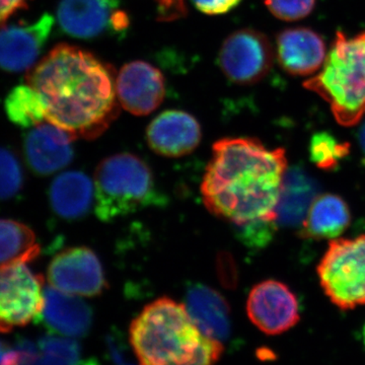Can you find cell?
I'll return each instance as SVG.
<instances>
[{"label":"cell","instance_id":"d4e9b609","mask_svg":"<svg viewBox=\"0 0 365 365\" xmlns=\"http://www.w3.org/2000/svg\"><path fill=\"white\" fill-rule=\"evenodd\" d=\"M349 143L338 140L330 132H317L309 144L311 162L319 170H333L349 155Z\"/></svg>","mask_w":365,"mask_h":365},{"label":"cell","instance_id":"5b68a950","mask_svg":"<svg viewBox=\"0 0 365 365\" xmlns=\"http://www.w3.org/2000/svg\"><path fill=\"white\" fill-rule=\"evenodd\" d=\"M93 184L96 215L104 222L165 203L153 170L133 153H119L102 160L96 170Z\"/></svg>","mask_w":365,"mask_h":365},{"label":"cell","instance_id":"ffe728a7","mask_svg":"<svg viewBox=\"0 0 365 365\" xmlns=\"http://www.w3.org/2000/svg\"><path fill=\"white\" fill-rule=\"evenodd\" d=\"M14 346L20 353V365H100L95 359L83 357L73 338L49 334L38 342L21 338Z\"/></svg>","mask_w":365,"mask_h":365},{"label":"cell","instance_id":"8992f818","mask_svg":"<svg viewBox=\"0 0 365 365\" xmlns=\"http://www.w3.org/2000/svg\"><path fill=\"white\" fill-rule=\"evenodd\" d=\"M319 284L329 299L341 309L365 304V235L335 239L319 261Z\"/></svg>","mask_w":365,"mask_h":365},{"label":"cell","instance_id":"83f0119b","mask_svg":"<svg viewBox=\"0 0 365 365\" xmlns=\"http://www.w3.org/2000/svg\"><path fill=\"white\" fill-rule=\"evenodd\" d=\"M107 347L114 365H137L127 350L128 348L125 345L123 337L121 338L117 332H112L107 336Z\"/></svg>","mask_w":365,"mask_h":365},{"label":"cell","instance_id":"cb8c5ba5","mask_svg":"<svg viewBox=\"0 0 365 365\" xmlns=\"http://www.w3.org/2000/svg\"><path fill=\"white\" fill-rule=\"evenodd\" d=\"M9 121L21 128H30L46 120V106L39 93L30 85L16 86L4 101Z\"/></svg>","mask_w":365,"mask_h":365},{"label":"cell","instance_id":"1f68e13d","mask_svg":"<svg viewBox=\"0 0 365 365\" xmlns=\"http://www.w3.org/2000/svg\"><path fill=\"white\" fill-rule=\"evenodd\" d=\"M359 143L360 146V150H361L362 155H364L365 158V122L362 124V126L360 127L359 132Z\"/></svg>","mask_w":365,"mask_h":365},{"label":"cell","instance_id":"d6986e66","mask_svg":"<svg viewBox=\"0 0 365 365\" xmlns=\"http://www.w3.org/2000/svg\"><path fill=\"white\" fill-rule=\"evenodd\" d=\"M53 211L63 220H81L95 205V184L79 170H68L55 178L49 190Z\"/></svg>","mask_w":365,"mask_h":365},{"label":"cell","instance_id":"9c48e42d","mask_svg":"<svg viewBox=\"0 0 365 365\" xmlns=\"http://www.w3.org/2000/svg\"><path fill=\"white\" fill-rule=\"evenodd\" d=\"M57 21L64 34L81 40L122 35L130 26L120 0H60Z\"/></svg>","mask_w":365,"mask_h":365},{"label":"cell","instance_id":"4316f807","mask_svg":"<svg viewBox=\"0 0 365 365\" xmlns=\"http://www.w3.org/2000/svg\"><path fill=\"white\" fill-rule=\"evenodd\" d=\"M266 6L275 18L297 21L307 18L314 11L316 0H265Z\"/></svg>","mask_w":365,"mask_h":365},{"label":"cell","instance_id":"f546056e","mask_svg":"<svg viewBox=\"0 0 365 365\" xmlns=\"http://www.w3.org/2000/svg\"><path fill=\"white\" fill-rule=\"evenodd\" d=\"M31 0H0V26L14 14L29 6Z\"/></svg>","mask_w":365,"mask_h":365},{"label":"cell","instance_id":"5bb4252c","mask_svg":"<svg viewBox=\"0 0 365 365\" xmlns=\"http://www.w3.org/2000/svg\"><path fill=\"white\" fill-rule=\"evenodd\" d=\"M202 138L195 117L181 110H167L158 115L146 129L151 150L167 158H181L196 150Z\"/></svg>","mask_w":365,"mask_h":365},{"label":"cell","instance_id":"52a82bcc","mask_svg":"<svg viewBox=\"0 0 365 365\" xmlns=\"http://www.w3.org/2000/svg\"><path fill=\"white\" fill-rule=\"evenodd\" d=\"M44 279L28 264L0 269V333L38 321L44 307Z\"/></svg>","mask_w":365,"mask_h":365},{"label":"cell","instance_id":"3957f363","mask_svg":"<svg viewBox=\"0 0 365 365\" xmlns=\"http://www.w3.org/2000/svg\"><path fill=\"white\" fill-rule=\"evenodd\" d=\"M130 344L139 365H215L225 350L169 297L150 302L133 319Z\"/></svg>","mask_w":365,"mask_h":365},{"label":"cell","instance_id":"7402d4cb","mask_svg":"<svg viewBox=\"0 0 365 365\" xmlns=\"http://www.w3.org/2000/svg\"><path fill=\"white\" fill-rule=\"evenodd\" d=\"M351 212L342 197L324 194L314 199L299 228L300 237L311 240H335L349 227Z\"/></svg>","mask_w":365,"mask_h":365},{"label":"cell","instance_id":"4fadbf2b","mask_svg":"<svg viewBox=\"0 0 365 365\" xmlns=\"http://www.w3.org/2000/svg\"><path fill=\"white\" fill-rule=\"evenodd\" d=\"M54 19L44 14L30 24L0 28V69L21 72L34 66L49 39Z\"/></svg>","mask_w":365,"mask_h":365},{"label":"cell","instance_id":"2e32d148","mask_svg":"<svg viewBox=\"0 0 365 365\" xmlns=\"http://www.w3.org/2000/svg\"><path fill=\"white\" fill-rule=\"evenodd\" d=\"M93 314L91 307L76 294L51 287L44 288V307L37 322L55 335L83 338L90 333Z\"/></svg>","mask_w":365,"mask_h":365},{"label":"cell","instance_id":"ba28073f","mask_svg":"<svg viewBox=\"0 0 365 365\" xmlns=\"http://www.w3.org/2000/svg\"><path fill=\"white\" fill-rule=\"evenodd\" d=\"M217 61L228 81L237 85H255L272 68V44L263 33L241 29L230 34L222 43Z\"/></svg>","mask_w":365,"mask_h":365},{"label":"cell","instance_id":"30bf717a","mask_svg":"<svg viewBox=\"0 0 365 365\" xmlns=\"http://www.w3.org/2000/svg\"><path fill=\"white\" fill-rule=\"evenodd\" d=\"M51 287L78 297H97L108 287L102 263L86 247H73L57 254L47 272Z\"/></svg>","mask_w":365,"mask_h":365},{"label":"cell","instance_id":"8fae6325","mask_svg":"<svg viewBox=\"0 0 365 365\" xmlns=\"http://www.w3.org/2000/svg\"><path fill=\"white\" fill-rule=\"evenodd\" d=\"M247 313L261 332L272 336L287 332L300 319L297 295L277 280L262 281L255 285L247 302Z\"/></svg>","mask_w":365,"mask_h":365},{"label":"cell","instance_id":"4dcf8cb0","mask_svg":"<svg viewBox=\"0 0 365 365\" xmlns=\"http://www.w3.org/2000/svg\"><path fill=\"white\" fill-rule=\"evenodd\" d=\"M0 365H20V353L16 346L11 347L0 340Z\"/></svg>","mask_w":365,"mask_h":365},{"label":"cell","instance_id":"f1b7e54d","mask_svg":"<svg viewBox=\"0 0 365 365\" xmlns=\"http://www.w3.org/2000/svg\"><path fill=\"white\" fill-rule=\"evenodd\" d=\"M242 0H191L194 6L207 16H220L230 13Z\"/></svg>","mask_w":365,"mask_h":365},{"label":"cell","instance_id":"ac0fdd59","mask_svg":"<svg viewBox=\"0 0 365 365\" xmlns=\"http://www.w3.org/2000/svg\"><path fill=\"white\" fill-rule=\"evenodd\" d=\"M184 306L203 335L222 343L230 338V307L220 292L205 284L190 285Z\"/></svg>","mask_w":365,"mask_h":365},{"label":"cell","instance_id":"603a6c76","mask_svg":"<svg viewBox=\"0 0 365 365\" xmlns=\"http://www.w3.org/2000/svg\"><path fill=\"white\" fill-rule=\"evenodd\" d=\"M39 242L32 228L13 220H0V269L37 259Z\"/></svg>","mask_w":365,"mask_h":365},{"label":"cell","instance_id":"277c9868","mask_svg":"<svg viewBox=\"0 0 365 365\" xmlns=\"http://www.w3.org/2000/svg\"><path fill=\"white\" fill-rule=\"evenodd\" d=\"M304 86L328 103L338 123L359 124L365 115V31L350 38L337 32L319 73Z\"/></svg>","mask_w":365,"mask_h":365},{"label":"cell","instance_id":"7a4b0ae2","mask_svg":"<svg viewBox=\"0 0 365 365\" xmlns=\"http://www.w3.org/2000/svg\"><path fill=\"white\" fill-rule=\"evenodd\" d=\"M26 83L44 100L46 120L74 139L98 138L119 114L112 66L78 46H55Z\"/></svg>","mask_w":365,"mask_h":365},{"label":"cell","instance_id":"9a60e30c","mask_svg":"<svg viewBox=\"0 0 365 365\" xmlns=\"http://www.w3.org/2000/svg\"><path fill=\"white\" fill-rule=\"evenodd\" d=\"M73 137L52 123H41L26 135V163L40 176H49L67 167L73 160Z\"/></svg>","mask_w":365,"mask_h":365},{"label":"cell","instance_id":"44dd1931","mask_svg":"<svg viewBox=\"0 0 365 365\" xmlns=\"http://www.w3.org/2000/svg\"><path fill=\"white\" fill-rule=\"evenodd\" d=\"M318 193V182L306 170L299 167L287 169L276 209L277 225L285 227H302Z\"/></svg>","mask_w":365,"mask_h":365},{"label":"cell","instance_id":"d6a6232c","mask_svg":"<svg viewBox=\"0 0 365 365\" xmlns=\"http://www.w3.org/2000/svg\"><path fill=\"white\" fill-rule=\"evenodd\" d=\"M362 337H364V343L365 346V325L364 327V330H362Z\"/></svg>","mask_w":365,"mask_h":365},{"label":"cell","instance_id":"6da1fadb","mask_svg":"<svg viewBox=\"0 0 365 365\" xmlns=\"http://www.w3.org/2000/svg\"><path fill=\"white\" fill-rule=\"evenodd\" d=\"M287 169L283 148L270 150L247 137L220 139L213 144L204 174L203 202L212 215L232 223L235 232L277 225L276 209Z\"/></svg>","mask_w":365,"mask_h":365},{"label":"cell","instance_id":"e0dca14e","mask_svg":"<svg viewBox=\"0 0 365 365\" xmlns=\"http://www.w3.org/2000/svg\"><path fill=\"white\" fill-rule=\"evenodd\" d=\"M323 38L307 28L285 29L278 34L276 55L283 71L294 76H313L325 62Z\"/></svg>","mask_w":365,"mask_h":365},{"label":"cell","instance_id":"484cf974","mask_svg":"<svg viewBox=\"0 0 365 365\" xmlns=\"http://www.w3.org/2000/svg\"><path fill=\"white\" fill-rule=\"evenodd\" d=\"M24 173L19 158L9 148L0 146V201H6L20 193Z\"/></svg>","mask_w":365,"mask_h":365},{"label":"cell","instance_id":"7c38bea8","mask_svg":"<svg viewBox=\"0 0 365 365\" xmlns=\"http://www.w3.org/2000/svg\"><path fill=\"white\" fill-rule=\"evenodd\" d=\"M165 91L163 72L148 62H129L116 76L118 102L135 116H146L155 111L165 100Z\"/></svg>","mask_w":365,"mask_h":365}]
</instances>
